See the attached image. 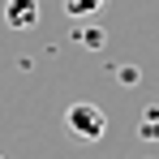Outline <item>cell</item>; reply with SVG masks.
I'll list each match as a JSON object with an SVG mask.
<instances>
[{
    "label": "cell",
    "instance_id": "cell-2",
    "mask_svg": "<svg viewBox=\"0 0 159 159\" xmlns=\"http://www.w3.org/2000/svg\"><path fill=\"white\" fill-rule=\"evenodd\" d=\"M4 22L13 30H34L39 26V0H4Z\"/></svg>",
    "mask_w": 159,
    "mask_h": 159
},
{
    "label": "cell",
    "instance_id": "cell-4",
    "mask_svg": "<svg viewBox=\"0 0 159 159\" xmlns=\"http://www.w3.org/2000/svg\"><path fill=\"white\" fill-rule=\"evenodd\" d=\"M0 159H4V155H0Z\"/></svg>",
    "mask_w": 159,
    "mask_h": 159
},
{
    "label": "cell",
    "instance_id": "cell-1",
    "mask_svg": "<svg viewBox=\"0 0 159 159\" xmlns=\"http://www.w3.org/2000/svg\"><path fill=\"white\" fill-rule=\"evenodd\" d=\"M65 129L82 142H99L107 133V112L99 103H69L65 107Z\"/></svg>",
    "mask_w": 159,
    "mask_h": 159
},
{
    "label": "cell",
    "instance_id": "cell-3",
    "mask_svg": "<svg viewBox=\"0 0 159 159\" xmlns=\"http://www.w3.org/2000/svg\"><path fill=\"white\" fill-rule=\"evenodd\" d=\"M103 4H107V0H65V13H69L73 22H82V17H95Z\"/></svg>",
    "mask_w": 159,
    "mask_h": 159
}]
</instances>
